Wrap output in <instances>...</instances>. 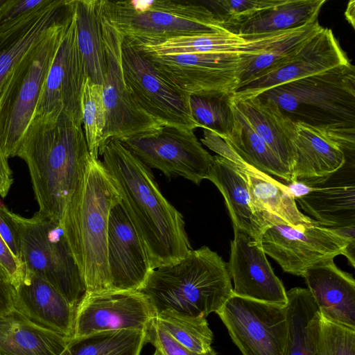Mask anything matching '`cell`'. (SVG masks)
Here are the masks:
<instances>
[{"instance_id":"cell-39","label":"cell","mask_w":355,"mask_h":355,"mask_svg":"<svg viewBox=\"0 0 355 355\" xmlns=\"http://www.w3.org/2000/svg\"><path fill=\"white\" fill-rule=\"evenodd\" d=\"M284 0L201 1L228 31H233L261 12L281 4Z\"/></svg>"},{"instance_id":"cell-4","label":"cell","mask_w":355,"mask_h":355,"mask_svg":"<svg viewBox=\"0 0 355 355\" xmlns=\"http://www.w3.org/2000/svg\"><path fill=\"white\" fill-rule=\"evenodd\" d=\"M257 96L275 105L293 123L314 128L354 153L355 69L350 62Z\"/></svg>"},{"instance_id":"cell-37","label":"cell","mask_w":355,"mask_h":355,"mask_svg":"<svg viewBox=\"0 0 355 355\" xmlns=\"http://www.w3.org/2000/svg\"><path fill=\"white\" fill-rule=\"evenodd\" d=\"M233 92H220L190 96V107L195 121L221 139L232 130L234 115Z\"/></svg>"},{"instance_id":"cell-49","label":"cell","mask_w":355,"mask_h":355,"mask_svg":"<svg viewBox=\"0 0 355 355\" xmlns=\"http://www.w3.org/2000/svg\"><path fill=\"white\" fill-rule=\"evenodd\" d=\"M9 0H0V12L3 7L7 4Z\"/></svg>"},{"instance_id":"cell-48","label":"cell","mask_w":355,"mask_h":355,"mask_svg":"<svg viewBox=\"0 0 355 355\" xmlns=\"http://www.w3.org/2000/svg\"><path fill=\"white\" fill-rule=\"evenodd\" d=\"M354 1H351L349 2L345 13L347 19L352 24V27H354Z\"/></svg>"},{"instance_id":"cell-42","label":"cell","mask_w":355,"mask_h":355,"mask_svg":"<svg viewBox=\"0 0 355 355\" xmlns=\"http://www.w3.org/2000/svg\"><path fill=\"white\" fill-rule=\"evenodd\" d=\"M12 214L5 206L0 205V236L14 257L21 261L20 238Z\"/></svg>"},{"instance_id":"cell-45","label":"cell","mask_w":355,"mask_h":355,"mask_svg":"<svg viewBox=\"0 0 355 355\" xmlns=\"http://www.w3.org/2000/svg\"><path fill=\"white\" fill-rule=\"evenodd\" d=\"M15 287L0 265V316L14 309Z\"/></svg>"},{"instance_id":"cell-19","label":"cell","mask_w":355,"mask_h":355,"mask_svg":"<svg viewBox=\"0 0 355 355\" xmlns=\"http://www.w3.org/2000/svg\"><path fill=\"white\" fill-rule=\"evenodd\" d=\"M227 269L233 279V294L285 307L288 302L283 283L276 276L261 244L233 227Z\"/></svg>"},{"instance_id":"cell-44","label":"cell","mask_w":355,"mask_h":355,"mask_svg":"<svg viewBox=\"0 0 355 355\" xmlns=\"http://www.w3.org/2000/svg\"><path fill=\"white\" fill-rule=\"evenodd\" d=\"M0 265L15 288L24 279L25 268L21 261L12 254L0 236Z\"/></svg>"},{"instance_id":"cell-33","label":"cell","mask_w":355,"mask_h":355,"mask_svg":"<svg viewBox=\"0 0 355 355\" xmlns=\"http://www.w3.org/2000/svg\"><path fill=\"white\" fill-rule=\"evenodd\" d=\"M234 122L231 133L222 139L248 164L286 183L293 181L291 172L282 164L266 143L253 130L234 101Z\"/></svg>"},{"instance_id":"cell-38","label":"cell","mask_w":355,"mask_h":355,"mask_svg":"<svg viewBox=\"0 0 355 355\" xmlns=\"http://www.w3.org/2000/svg\"><path fill=\"white\" fill-rule=\"evenodd\" d=\"M81 110L83 126L91 157L98 159L103 131L106 124L102 86L87 77L84 84Z\"/></svg>"},{"instance_id":"cell-28","label":"cell","mask_w":355,"mask_h":355,"mask_svg":"<svg viewBox=\"0 0 355 355\" xmlns=\"http://www.w3.org/2000/svg\"><path fill=\"white\" fill-rule=\"evenodd\" d=\"M233 101L253 130L292 173L295 123L284 115L275 105L258 96L233 99Z\"/></svg>"},{"instance_id":"cell-2","label":"cell","mask_w":355,"mask_h":355,"mask_svg":"<svg viewBox=\"0 0 355 355\" xmlns=\"http://www.w3.org/2000/svg\"><path fill=\"white\" fill-rule=\"evenodd\" d=\"M16 156L28 166L37 212L60 223L91 157L83 126L64 113L35 116Z\"/></svg>"},{"instance_id":"cell-41","label":"cell","mask_w":355,"mask_h":355,"mask_svg":"<svg viewBox=\"0 0 355 355\" xmlns=\"http://www.w3.org/2000/svg\"><path fill=\"white\" fill-rule=\"evenodd\" d=\"M146 343L153 345L161 355H218L213 349L202 354L187 349L157 327L153 320L146 330Z\"/></svg>"},{"instance_id":"cell-31","label":"cell","mask_w":355,"mask_h":355,"mask_svg":"<svg viewBox=\"0 0 355 355\" xmlns=\"http://www.w3.org/2000/svg\"><path fill=\"white\" fill-rule=\"evenodd\" d=\"M326 0H284L237 26L233 33L243 37L297 29L318 20Z\"/></svg>"},{"instance_id":"cell-29","label":"cell","mask_w":355,"mask_h":355,"mask_svg":"<svg viewBox=\"0 0 355 355\" xmlns=\"http://www.w3.org/2000/svg\"><path fill=\"white\" fill-rule=\"evenodd\" d=\"M70 338L36 324L15 309L0 316V355H60Z\"/></svg>"},{"instance_id":"cell-14","label":"cell","mask_w":355,"mask_h":355,"mask_svg":"<svg viewBox=\"0 0 355 355\" xmlns=\"http://www.w3.org/2000/svg\"><path fill=\"white\" fill-rule=\"evenodd\" d=\"M122 142L145 165L168 179L182 177L199 185L211 166L212 156L192 130L163 125L154 133Z\"/></svg>"},{"instance_id":"cell-36","label":"cell","mask_w":355,"mask_h":355,"mask_svg":"<svg viewBox=\"0 0 355 355\" xmlns=\"http://www.w3.org/2000/svg\"><path fill=\"white\" fill-rule=\"evenodd\" d=\"M322 27L317 20L309 25L288 31L268 46L265 51L257 55L239 73L237 86L275 67Z\"/></svg>"},{"instance_id":"cell-13","label":"cell","mask_w":355,"mask_h":355,"mask_svg":"<svg viewBox=\"0 0 355 355\" xmlns=\"http://www.w3.org/2000/svg\"><path fill=\"white\" fill-rule=\"evenodd\" d=\"M243 355H284L286 306L232 295L216 313Z\"/></svg>"},{"instance_id":"cell-23","label":"cell","mask_w":355,"mask_h":355,"mask_svg":"<svg viewBox=\"0 0 355 355\" xmlns=\"http://www.w3.org/2000/svg\"><path fill=\"white\" fill-rule=\"evenodd\" d=\"M334 259L311 266L302 277L322 318L355 329V280L338 268Z\"/></svg>"},{"instance_id":"cell-11","label":"cell","mask_w":355,"mask_h":355,"mask_svg":"<svg viewBox=\"0 0 355 355\" xmlns=\"http://www.w3.org/2000/svg\"><path fill=\"white\" fill-rule=\"evenodd\" d=\"M101 21L107 71L102 85L106 124L100 152L110 139L123 141L154 133L163 126L140 107L125 83L121 64L123 37L101 18Z\"/></svg>"},{"instance_id":"cell-9","label":"cell","mask_w":355,"mask_h":355,"mask_svg":"<svg viewBox=\"0 0 355 355\" xmlns=\"http://www.w3.org/2000/svg\"><path fill=\"white\" fill-rule=\"evenodd\" d=\"M125 83L140 107L162 125L194 130L190 96L162 74L128 39L121 43Z\"/></svg>"},{"instance_id":"cell-17","label":"cell","mask_w":355,"mask_h":355,"mask_svg":"<svg viewBox=\"0 0 355 355\" xmlns=\"http://www.w3.org/2000/svg\"><path fill=\"white\" fill-rule=\"evenodd\" d=\"M87 77L73 15L44 83L35 116L64 113L83 126L81 97Z\"/></svg>"},{"instance_id":"cell-3","label":"cell","mask_w":355,"mask_h":355,"mask_svg":"<svg viewBox=\"0 0 355 355\" xmlns=\"http://www.w3.org/2000/svg\"><path fill=\"white\" fill-rule=\"evenodd\" d=\"M120 201L115 184L103 162L90 157L60 222L86 293L110 291L108 223L111 210Z\"/></svg>"},{"instance_id":"cell-34","label":"cell","mask_w":355,"mask_h":355,"mask_svg":"<svg viewBox=\"0 0 355 355\" xmlns=\"http://www.w3.org/2000/svg\"><path fill=\"white\" fill-rule=\"evenodd\" d=\"M146 331L120 330L72 337L60 355H140Z\"/></svg>"},{"instance_id":"cell-27","label":"cell","mask_w":355,"mask_h":355,"mask_svg":"<svg viewBox=\"0 0 355 355\" xmlns=\"http://www.w3.org/2000/svg\"><path fill=\"white\" fill-rule=\"evenodd\" d=\"M288 31L247 38L223 32L178 37L153 44H132L141 51L157 55L226 52L258 55Z\"/></svg>"},{"instance_id":"cell-1","label":"cell","mask_w":355,"mask_h":355,"mask_svg":"<svg viewBox=\"0 0 355 355\" xmlns=\"http://www.w3.org/2000/svg\"><path fill=\"white\" fill-rule=\"evenodd\" d=\"M100 155L153 269L183 259L192 250L183 216L163 196L150 168L117 139L109 140Z\"/></svg>"},{"instance_id":"cell-25","label":"cell","mask_w":355,"mask_h":355,"mask_svg":"<svg viewBox=\"0 0 355 355\" xmlns=\"http://www.w3.org/2000/svg\"><path fill=\"white\" fill-rule=\"evenodd\" d=\"M206 179L223 196L233 227L260 243L261 236L269 225L253 205L245 180L234 164L222 156H212Z\"/></svg>"},{"instance_id":"cell-22","label":"cell","mask_w":355,"mask_h":355,"mask_svg":"<svg viewBox=\"0 0 355 355\" xmlns=\"http://www.w3.org/2000/svg\"><path fill=\"white\" fill-rule=\"evenodd\" d=\"M344 171L343 166L326 177L300 180L312 189L295 201L323 226L339 230L355 229L354 167Z\"/></svg>"},{"instance_id":"cell-20","label":"cell","mask_w":355,"mask_h":355,"mask_svg":"<svg viewBox=\"0 0 355 355\" xmlns=\"http://www.w3.org/2000/svg\"><path fill=\"white\" fill-rule=\"evenodd\" d=\"M107 261L110 291H140L153 270L146 249L121 202L110 214Z\"/></svg>"},{"instance_id":"cell-10","label":"cell","mask_w":355,"mask_h":355,"mask_svg":"<svg viewBox=\"0 0 355 355\" xmlns=\"http://www.w3.org/2000/svg\"><path fill=\"white\" fill-rule=\"evenodd\" d=\"M354 230L333 229L318 222L299 227L274 223L264 230L260 244L284 272L303 277L316 263L344 255L347 245L355 242Z\"/></svg>"},{"instance_id":"cell-35","label":"cell","mask_w":355,"mask_h":355,"mask_svg":"<svg viewBox=\"0 0 355 355\" xmlns=\"http://www.w3.org/2000/svg\"><path fill=\"white\" fill-rule=\"evenodd\" d=\"M154 324L178 343L196 353L212 349L213 333L205 317H193L171 311L155 314Z\"/></svg>"},{"instance_id":"cell-12","label":"cell","mask_w":355,"mask_h":355,"mask_svg":"<svg viewBox=\"0 0 355 355\" xmlns=\"http://www.w3.org/2000/svg\"><path fill=\"white\" fill-rule=\"evenodd\" d=\"M139 51L189 96L234 92L239 71L257 55L235 52L157 55Z\"/></svg>"},{"instance_id":"cell-26","label":"cell","mask_w":355,"mask_h":355,"mask_svg":"<svg viewBox=\"0 0 355 355\" xmlns=\"http://www.w3.org/2000/svg\"><path fill=\"white\" fill-rule=\"evenodd\" d=\"M294 180L319 178L338 171L346 162L343 147L322 132L295 123L293 137Z\"/></svg>"},{"instance_id":"cell-21","label":"cell","mask_w":355,"mask_h":355,"mask_svg":"<svg viewBox=\"0 0 355 355\" xmlns=\"http://www.w3.org/2000/svg\"><path fill=\"white\" fill-rule=\"evenodd\" d=\"M75 0H50L42 8L0 26V94L16 66L57 26L71 19Z\"/></svg>"},{"instance_id":"cell-8","label":"cell","mask_w":355,"mask_h":355,"mask_svg":"<svg viewBox=\"0 0 355 355\" xmlns=\"http://www.w3.org/2000/svg\"><path fill=\"white\" fill-rule=\"evenodd\" d=\"M12 215L25 270L49 283L76 308L86 288L60 223L37 212L31 218Z\"/></svg>"},{"instance_id":"cell-18","label":"cell","mask_w":355,"mask_h":355,"mask_svg":"<svg viewBox=\"0 0 355 355\" xmlns=\"http://www.w3.org/2000/svg\"><path fill=\"white\" fill-rule=\"evenodd\" d=\"M202 131V144L234 164L245 180L253 205L268 225L278 222L299 227L317 222L300 211L285 184L248 164L212 131Z\"/></svg>"},{"instance_id":"cell-46","label":"cell","mask_w":355,"mask_h":355,"mask_svg":"<svg viewBox=\"0 0 355 355\" xmlns=\"http://www.w3.org/2000/svg\"><path fill=\"white\" fill-rule=\"evenodd\" d=\"M13 183L12 172L8 165V158L0 148V196L5 198Z\"/></svg>"},{"instance_id":"cell-32","label":"cell","mask_w":355,"mask_h":355,"mask_svg":"<svg viewBox=\"0 0 355 355\" xmlns=\"http://www.w3.org/2000/svg\"><path fill=\"white\" fill-rule=\"evenodd\" d=\"M96 1L75 0L74 17L78 46L88 77L94 83L102 86L107 61Z\"/></svg>"},{"instance_id":"cell-43","label":"cell","mask_w":355,"mask_h":355,"mask_svg":"<svg viewBox=\"0 0 355 355\" xmlns=\"http://www.w3.org/2000/svg\"><path fill=\"white\" fill-rule=\"evenodd\" d=\"M50 0H9L0 12V26L35 11Z\"/></svg>"},{"instance_id":"cell-30","label":"cell","mask_w":355,"mask_h":355,"mask_svg":"<svg viewBox=\"0 0 355 355\" xmlns=\"http://www.w3.org/2000/svg\"><path fill=\"white\" fill-rule=\"evenodd\" d=\"M288 336L284 355H320V314L308 288L286 291Z\"/></svg>"},{"instance_id":"cell-5","label":"cell","mask_w":355,"mask_h":355,"mask_svg":"<svg viewBox=\"0 0 355 355\" xmlns=\"http://www.w3.org/2000/svg\"><path fill=\"white\" fill-rule=\"evenodd\" d=\"M154 313L171 311L206 318L233 295L227 263L207 246L191 250L178 262L153 269L139 291Z\"/></svg>"},{"instance_id":"cell-6","label":"cell","mask_w":355,"mask_h":355,"mask_svg":"<svg viewBox=\"0 0 355 355\" xmlns=\"http://www.w3.org/2000/svg\"><path fill=\"white\" fill-rule=\"evenodd\" d=\"M100 17L135 44L230 32L201 1L97 0Z\"/></svg>"},{"instance_id":"cell-40","label":"cell","mask_w":355,"mask_h":355,"mask_svg":"<svg viewBox=\"0 0 355 355\" xmlns=\"http://www.w3.org/2000/svg\"><path fill=\"white\" fill-rule=\"evenodd\" d=\"M319 353L320 355H355V329L321 317Z\"/></svg>"},{"instance_id":"cell-16","label":"cell","mask_w":355,"mask_h":355,"mask_svg":"<svg viewBox=\"0 0 355 355\" xmlns=\"http://www.w3.org/2000/svg\"><path fill=\"white\" fill-rule=\"evenodd\" d=\"M349 62L332 31L322 27L265 73L238 85L233 99L257 96L277 86Z\"/></svg>"},{"instance_id":"cell-7","label":"cell","mask_w":355,"mask_h":355,"mask_svg":"<svg viewBox=\"0 0 355 355\" xmlns=\"http://www.w3.org/2000/svg\"><path fill=\"white\" fill-rule=\"evenodd\" d=\"M73 17L54 28L24 56L2 89L0 148L8 159L16 156L22 137L35 116L44 83Z\"/></svg>"},{"instance_id":"cell-47","label":"cell","mask_w":355,"mask_h":355,"mask_svg":"<svg viewBox=\"0 0 355 355\" xmlns=\"http://www.w3.org/2000/svg\"><path fill=\"white\" fill-rule=\"evenodd\" d=\"M285 184L295 200L305 196L312 189V187L302 180H294Z\"/></svg>"},{"instance_id":"cell-24","label":"cell","mask_w":355,"mask_h":355,"mask_svg":"<svg viewBox=\"0 0 355 355\" xmlns=\"http://www.w3.org/2000/svg\"><path fill=\"white\" fill-rule=\"evenodd\" d=\"M14 309L36 324L69 338L73 336L76 309L52 285L25 270L15 288Z\"/></svg>"},{"instance_id":"cell-15","label":"cell","mask_w":355,"mask_h":355,"mask_svg":"<svg viewBox=\"0 0 355 355\" xmlns=\"http://www.w3.org/2000/svg\"><path fill=\"white\" fill-rule=\"evenodd\" d=\"M155 313L139 291L85 293L76 309L73 337L120 331H145Z\"/></svg>"}]
</instances>
